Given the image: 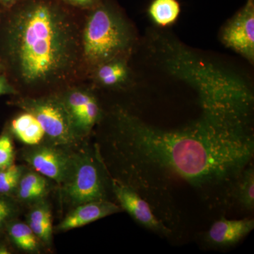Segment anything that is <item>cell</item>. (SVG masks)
Wrapping results in <instances>:
<instances>
[{
	"label": "cell",
	"mask_w": 254,
	"mask_h": 254,
	"mask_svg": "<svg viewBox=\"0 0 254 254\" xmlns=\"http://www.w3.org/2000/svg\"><path fill=\"white\" fill-rule=\"evenodd\" d=\"M64 199L73 206L106 199V179L98 156L82 153L73 157L71 172L63 185Z\"/></svg>",
	"instance_id": "cell-4"
},
{
	"label": "cell",
	"mask_w": 254,
	"mask_h": 254,
	"mask_svg": "<svg viewBox=\"0 0 254 254\" xmlns=\"http://www.w3.org/2000/svg\"><path fill=\"white\" fill-rule=\"evenodd\" d=\"M11 93H14V90L8 84L4 78L0 76V95Z\"/></svg>",
	"instance_id": "cell-22"
},
{
	"label": "cell",
	"mask_w": 254,
	"mask_h": 254,
	"mask_svg": "<svg viewBox=\"0 0 254 254\" xmlns=\"http://www.w3.org/2000/svg\"><path fill=\"white\" fill-rule=\"evenodd\" d=\"M92 97L93 96L86 92L76 91L70 93L66 99L64 100L78 131V125L83 115V110Z\"/></svg>",
	"instance_id": "cell-17"
},
{
	"label": "cell",
	"mask_w": 254,
	"mask_h": 254,
	"mask_svg": "<svg viewBox=\"0 0 254 254\" xmlns=\"http://www.w3.org/2000/svg\"><path fill=\"white\" fill-rule=\"evenodd\" d=\"M123 116L114 143L127 176L122 182L148 202L176 183L212 204L232 200L235 182L254 156L249 125L203 113L189 126L164 130Z\"/></svg>",
	"instance_id": "cell-1"
},
{
	"label": "cell",
	"mask_w": 254,
	"mask_h": 254,
	"mask_svg": "<svg viewBox=\"0 0 254 254\" xmlns=\"http://www.w3.org/2000/svg\"><path fill=\"white\" fill-rule=\"evenodd\" d=\"M127 68L123 63L119 61H110L103 64L98 72V79L106 86H113L125 79Z\"/></svg>",
	"instance_id": "cell-16"
},
{
	"label": "cell",
	"mask_w": 254,
	"mask_h": 254,
	"mask_svg": "<svg viewBox=\"0 0 254 254\" xmlns=\"http://www.w3.org/2000/svg\"><path fill=\"white\" fill-rule=\"evenodd\" d=\"M67 1L74 4L87 6V5L93 4L96 0H67Z\"/></svg>",
	"instance_id": "cell-23"
},
{
	"label": "cell",
	"mask_w": 254,
	"mask_h": 254,
	"mask_svg": "<svg viewBox=\"0 0 254 254\" xmlns=\"http://www.w3.org/2000/svg\"><path fill=\"white\" fill-rule=\"evenodd\" d=\"M14 157V147L10 137L0 136V171L13 165Z\"/></svg>",
	"instance_id": "cell-19"
},
{
	"label": "cell",
	"mask_w": 254,
	"mask_h": 254,
	"mask_svg": "<svg viewBox=\"0 0 254 254\" xmlns=\"http://www.w3.org/2000/svg\"><path fill=\"white\" fill-rule=\"evenodd\" d=\"M23 175L22 168L11 165L0 171V193H9L18 187Z\"/></svg>",
	"instance_id": "cell-18"
},
{
	"label": "cell",
	"mask_w": 254,
	"mask_h": 254,
	"mask_svg": "<svg viewBox=\"0 0 254 254\" xmlns=\"http://www.w3.org/2000/svg\"><path fill=\"white\" fill-rule=\"evenodd\" d=\"M232 199L247 210L254 208V168L252 162L240 174L234 186Z\"/></svg>",
	"instance_id": "cell-13"
},
{
	"label": "cell",
	"mask_w": 254,
	"mask_h": 254,
	"mask_svg": "<svg viewBox=\"0 0 254 254\" xmlns=\"http://www.w3.org/2000/svg\"><path fill=\"white\" fill-rule=\"evenodd\" d=\"M9 254V252H8L7 250H6V249L4 248V247H1V248H0V254Z\"/></svg>",
	"instance_id": "cell-24"
},
{
	"label": "cell",
	"mask_w": 254,
	"mask_h": 254,
	"mask_svg": "<svg viewBox=\"0 0 254 254\" xmlns=\"http://www.w3.org/2000/svg\"><path fill=\"white\" fill-rule=\"evenodd\" d=\"M28 225L37 239L46 244L51 242L53 237L51 210L46 203L41 202L33 207L28 216Z\"/></svg>",
	"instance_id": "cell-12"
},
{
	"label": "cell",
	"mask_w": 254,
	"mask_h": 254,
	"mask_svg": "<svg viewBox=\"0 0 254 254\" xmlns=\"http://www.w3.org/2000/svg\"><path fill=\"white\" fill-rule=\"evenodd\" d=\"M112 189L121 208L135 222L158 235L165 237L172 235L171 229L155 215L151 205L138 190L118 179L112 180Z\"/></svg>",
	"instance_id": "cell-6"
},
{
	"label": "cell",
	"mask_w": 254,
	"mask_h": 254,
	"mask_svg": "<svg viewBox=\"0 0 254 254\" xmlns=\"http://www.w3.org/2000/svg\"><path fill=\"white\" fill-rule=\"evenodd\" d=\"M129 34L120 15L108 4L92 12L83 31V54L91 64L113 61L129 43Z\"/></svg>",
	"instance_id": "cell-3"
},
{
	"label": "cell",
	"mask_w": 254,
	"mask_h": 254,
	"mask_svg": "<svg viewBox=\"0 0 254 254\" xmlns=\"http://www.w3.org/2000/svg\"><path fill=\"white\" fill-rule=\"evenodd\" d=\"M181 11L177 0H153L148 7L150 17L159 26H165L175 22Z\"/></svg>",
	"instance_id": "cell-14"
},
{
	"label": "cell",
	"mask_w": 254,
	"mask_h": 254,
	"mask_svg": "<svg viewBox=\"0 0 254 254\" xmlns=\"http://www.w3.org/2000/svg\"><path fill=\"white\" fill-rule=\"evenodd\" d=\"M9 236L18 248L26 252H36L38 249L37 237L28 224L16 222L10 225Z\"/></svg>",
	"instance_id": "cell-15"
},
{
	"label": "cell",
	"mask_w": 254,
	"mask_h": 254,
	"mask_svg": "<svg viewBox=\"0 0 254 254\" xmlns=\"http://www.w3.org/2000/svg\"><path fill=\"white\" fill-rule=\"evenodd\" d=\"M32 146L23 155L26 161L37 173L63 185L71 172L74 155L53 144Z\"/></svg>",
	"instance_id": "cell-7"
},
{
	"label": "cell",
	"mask_w": 254,
	"mask_h": 254,
	"mask_svg": "<svg viewBox=\"0 0 254 254\" xmlns=\"http://www.w3.org/2000/svg\"><path fill=\"white\" fill-rule=\"evenodd\" d=\"M254 228V219L227 220L222 217L209 228L205 235V241L216 248H228L238 244Z\"/></svg>",
	"instance_id": "cell-9"
},
{
	"label": "cell",
	"mask_w": 254,
	"mask_h": 254,
	"mask_svg": "<svg viewBox=\"0 0 254 254\" xmlns=\"http://www.w3.org/2000/svg\"><path fill=\"white\" fill-rule=\"evenodd\" d=\"M11 30L13 57L24 84H47L70 73L77 38L72 23L58 7L31 1L16 15Z\"/></svg>",
	"instance_id": "cell-2"
},
{
	"label": "cell",
	"mask_w": 254,
	"mask_h": 254,
	"mask_svg": "<svg viewBox=\"0 0 254 254\" xmlns=\"http://www.w3.org/2000/svg\"><path fill=\"white\" fill-rule=\"evenodd\" d=\"M18 197L23 201L41 199L47 193L48 187H17Z\"/></svg>",
	"instance_id": "cell-20"
},
{
	"label": "cell",
	"mask_w": 254,
	"mask_h": 254,
	"mask_svg": "<svg viewBox=\"0 0 254 254\" xmlns=\"http://www.w3.org/2000/svg\"><path fill=\"white\" fill-rule=\"evenodd\" d=\"M121 208L106 199L88 202L75 207L57 227L58 230L67 231L78 228L118 213Z\"/></svg>",
	"instance_id": "cell-10"
},
{
	"label": "cell",
	"mask_w": 254,
	"mask_h": 254,
	"mask_svg": "<svg viewBox=\"0 0 254 254\" xmlns=\"http://www.w3.org/2000/svg\"><path fill=\"white\" fill-rule=\"evenodd\" d=\"M41 123L52 144L62 148L75 145L80 134L64 100L56 98L24 99L20 103Z\"/></svg>",
	"instance_id": "cell-5"
},
{
	"label": "cell",
	"mask_w": 254,
	"mask_h": 254,
	"mask_svg": "<svg viewBox=\"0 0 254 254\" xmlns=\"http://www.w3.org/2000/svg\"><path fill=\"white\" fill-rule=\"evenodd\" d=\"M1 1H4V2L9 3L15 1V0H1Z\"/></svg>",
	"instance_id": "cell-25"
},
{
	"label": "cell",
	"mask_w": 254,
	"mask_h": 254,
	"mask_svg": "<svg viewBox=\"0 0 254 254\" xmlns=\"http://www.w3.org/2000/svg\"><path fill=\"white\" fill-rule=\"evenodd\" d=\"M222 38L227 46L253 61L254 0H247V4L224 29Z\"/></svg>",
	"instance_id": "cell-8"
},
{
	"label": "cell",
	"mask_w": 254,
	"mask_h": 254,
	"mask_svg": "<svg viewBox=\"0 0 254 254\" xmlns=\"http://www.w3.org/2000/svg\"><path fill=\"white\" fill-rule=\"evenodd\" d=\"M12 213V205L6 200L0 198V227L7 220Z\"/></svg>",
	"instance_id": "cell-21"
},
{
	"label": "cell",
	"mask_w": 254,
	"mask_h": 254,
	"mask_svg": "<svg viewBox=\"0 0 254 254\" xmlns=\"http://www.w3.org/2000/svg\"><path fill=\"white\" fill-rule=\"evenodd\" d=\"M11 128L15 136L26 145L40 144L46 136L41 123L32 114L27 112L13 120Z\"/></svg>",
	"instance_id": "cell-11"
}]
</instances>
